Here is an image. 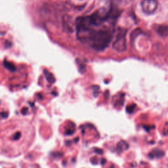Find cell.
Returning a JSON list of instances; mask_svg holds the SVG:
<instances>
[{
	"mask_svg": "<svg viewBox=\"0 0 168 168\" xmlns=\"http://www.w3.org/2000/svg\"><path fill=\"white\" fill-rule=\"evenodd\" d=\"M113 39V34L107 30H93L88 36V41L92 48L103 51L107 48Z\"/></svg>",
	"mask_w": 168,
	"mask_h": 168,
	"instance_id": "6da1fadb",
	"label": "cell"
},
{
	"mask_svg": "<svg viewBox=\"0 0 168 168\" xmlns=\"http://www.w3.org/2000/svg\"><path fill=\"white\" fill-rule=\"evenodd\" d=\"M127 30L121 29L116 34L114 41H113V47L118 52H123L127 49L126 42Z\"/></svg>",
	"mask_w": 168,
	"mask_h": 168,
	"instance_id": "7a4b0ae2",
	"label": "cell"
},
{
	"mask_svg": "<svg viewBox=\"0 0 168 168\" xmlns=\"http://www.w3.org/2000/svg\"><path fill=\"white\" fill-rule=\"evenodd\" d=\"M158 7L157 0H142L141 7L143 12L146 15H152L155 13Z\"/></svg>",
	"mask_w": 168,
	"mask_h": 168,
	"instance_id": "3957f363",
	"label": "cell"
},
{
	"mask_svg": "<svg viewBox=\"0 0 168 168\" xmlns=\"http://www.w3.org/2000/svg\"><path fill=\"white\" fill-rule=\"evenodd\" d=\"M63 21L64 28L68 31V32H73L74 24L72 21V18L69 15H65L63 18Z\"/></svg>",
	"mask_w": 168,
	"mask_h": 168,
	"instance_id": "277c9868",
	"label": "cell"
},
{
	"mask_svg": "<svg viewBox=\"0 0 168 168\" xmlns=\"http://www.w3.org/2000/svg\"><path fill=\"white\" fill-rule=\"evenodd\" d=\"M156 31L158 33L159 36L161 37H165L168 36V25H158L156 28Z\"/></svg>",
	"mask_w": 168,
	"mask_h": 168,
	"instance_id": "5b68a950",
	"label": "cell"
},
{
	"mask_svg": "<svg viewBox=\"0 0 168 168\" xmlns=\"http://www.w3.org/2000/svg\"><path fill=\"white\" fill-rule=\"evenodd\" d=\"M165 155V153L164 151L160 150V149L158 148H155L153 149V150L151 151V152L149 154L148 156L150 158L152 159L154 158H160L161 157H163Z\"/></svg>",
	"mask_w": 168,
	"mask_h": 168,
	"instance_id": "8992f818",
	"label": "cell"
},
{
	"mask_svg": "<svg viewBox=\"0 0 168 168\" xmlns=\"http://www.w3.org/2000/svg\"><path fill=\"white\" fill-rule=\"evenodd\" d=\"M117 148H118V150L120 151V152H122L123 151L127 150V149L129 148V145L126 141H121L120 142L118 143Z\"/></svg>",
	"mask_w": 168,
	"mask_h": 168,
	"instance_id": "52a82bcc",
	"label": "cell"
},
{
	"mask_svg": "<svg viewBox=\"0 0 168 168\" xmlns=\"http://www.w3.org/2000/svg\"><path fill=\"white\" fill-rule=\"evenodd\" d=\"M4 65L7 68L8 70H11V71H15L16 70V68L14 66L13 64H12L11 63H9V62L5 60L4 61Z\"/></svg>",
	"mask_w": 168,
	"mask_h": 168,
	"instance_id": "ba28073f",
	"label": "cell"
},
{
	"mask_svg": "<svg viewBox=\"0 0 168 168\" xmlns=\"http://www.w3.org/2000/svg\"><path fill=\"white\" fill-rule=\"evenodd\" d=\"M44 72H45L46 76L47 79L48 80V82L50 83H53L55 82V78L52 74L50 72H49L48 71H46V70H45Z\"/></svg>",
	"mask_w": 168,
	"mask_h": 168,
	"instance_id": "9c48e42d",
	"label": "cell"
},
{
	"mask_svg": "<svg viewBox=\"0 0 168 168\" xmlns=\"http://www.w3.org/2000/svg\"><path fill=\"white\" fill-rule=\"evenodd\" d=\"M135 107H136L135 104H132V105L128 106V107L126 108L127 113H129V114L132 113L133 112V110H134V109H135Z\"/></svg>",
	"mask_w": 168,
	"mask_h": 168,
	"instance_id": "30bf717a",
	"label": "cell"
},
{
	"mask_svg": "<svg viewBox=\"0 0 168 168\" xmlns=\"http://www.w3.org/2000/svg\"><path fill=\"white\" fill-rule=\"evenodd\" d=\"M94 151L96 153H98V154H102L103 153V151L99 148H94Z\"/></svg>",
	"mask_w": 168,
	"mask_h": 168,
	"instance_id": "8fae6325",
	"label": "cell"
},
{
	"mask_svg": "<svg viewBox=\"0 0 168 168\" xmlns=\"http://www.w3.org/2000/svg\"><path fill=\"white\" fill-rule=\"evenodd\" d=\"M90 161H91V162H92L93 164H97V158L96 157H93V158H92L90 160Z\"/></svg>",
	"mask_w": 168,
	"mask_h": 168,
	"instance_id": "7c38bea8",
	"label": "cell"
},
{
	"mask_svg": "<svg viewBox=\"0 0 168 168\" xmlns=\"http://www.w3.org/2000/svg\"><path fill=\"white\" fill-rule=\"evenodd\" d=\"M117 2L120 3H122V4H123L125 3H127L129 2V0H116Z\"/></svg>",
	"mask_w": 168,
	"mask_h": 168,
	"instance_id": "4fadbf2b",
	"label": "cell"
},
{
	"mask_svg": "<svg viewBox=\"0 0 168 168\" xmlns=\"http://www.w3.org/2000/svg\"><path fill=\"white\" fill-rule=\"evenodd\" d=\"M106 162H107V160H106L105 158H103V159L101 160V164L102 165L105 164Z\"/></svg>",
	"mask_w": 168,
	"mask_h": 168,
	"instance_id": "5bb4252c",
	"label": "cell"
}]
</instances>
